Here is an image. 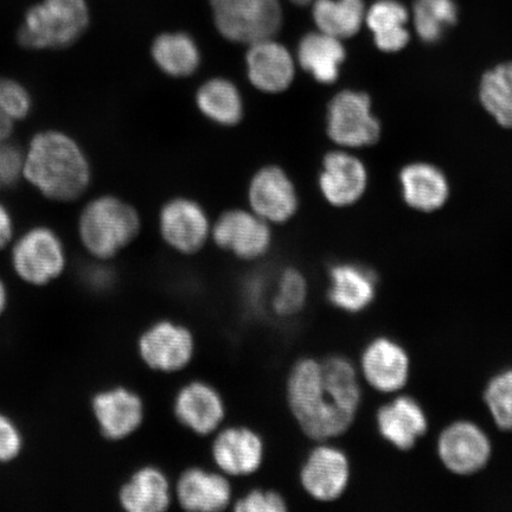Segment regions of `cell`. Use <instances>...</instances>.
Returning a JSON list of instances; mask_svg holds the SVG:
<instances>
[{
    "mask_svg": "<svg viewBox=\"0 0 512 512\" xmlns=\"http://www.w3.org/2000/svg\"><path fill=\"white\" fill-rule=\"evenodd\" d=\"M23 152V182L44 200L73 203L91 188V159L72 134L43 128L32 134Z\"/></svg>",
    "mask_w": 512,
    "mask_h": 512,
    "instance_id": "cell-1",
    "label": "cell"
},
{
    "mask_svg": "<svg viewBox=\"0 0 512 512\" xmlns=\"http://www.w3.org/2000/svg\"><path fill=\"white\" fill-rule=\"evenodd\" d=\"M286 394L294 419L313 440L337 438L354 422L355 416L344 412L332 399L323 381L322 363L312 358L294 364L288 375Z\"/></svg>",
    "mask_w": 512,
    "mask_h": 512,
    "instance_id": "cell-2",
    "label": "cell"
},
{
    "mask_svg": "<svg viewBox=\"0 0 512 512\" xmlns=\"http://www.w3.org/2000/svg\"><path fill=\"white\" fill-rule=\"evenodd\" d=\"M91 19L88 0H37L24 11L16 41L35 53L66 50L86 35Z\"/></svg>",
    "mask_w": 512,
    "mask_h": 512,
    "instance_id": "cell-3",
    "label": "cell"
},
{
    "mask_svg": "<svg viewBox=\"0 0 512 512\" xmlns=\"http://www.w3.org/2000/svg\"><path fill=\"white\" fill-rule=\"evenodd\" d=\"M142 219L131 203L115 195L89 200L80 211L76 232L81 246L95 260L107 261L138 238Z\"/></svg>",
    "mask_w": 512,
    "mask_h": 512,
    "instance_id": "cell-4",
    "label": "cell"
},
{
    "mask_svg": "<svg viewBox=\"0 0 512 512\" xmlns=\"http://www.w3.org/2000/svg\"><path fill=\"white\" fill-rule=\"evenodd\" d=\"M9 251L12 271L30 286L54 283L67 270V247L59 232L48 224H35L17 234Z\"/></svg>",
    "mask_w": 512,
    "mask_h": 512,
    "instance_id": "cell-5",
    "label": "cell"
},
{
    "mask_svg": "<svg viewBox=\"0 0 512 512\" xmlns=\"http://www.w3.org/2000/svg\"><path fill=\"white\" fill-rule=\"evenodd\" d=\"M217 32L229 42L252 44L277 36L284 22L280 0H209Z\"/></svg>",
    "mask_w": 512,
    "mask_h": 512,
    "instance_id": "cell-6",
    "label": "cell"
},
{
    "mask_svg": "<svg viewBox=\"0 0 512 512\" xmlns=\"http://www.w3.org/2000/svg\"><path fill=\"white\" fill-rule=\"evenodd\" d=\"M326 133L344 149H363L379 142L381 124L369 95L345 89L331 99L326 110Z\"/></svg>",
    "mask_w": 512,
    "mask_h": 512,
    "instance_id": "cell-7",
    "label": "cell"
},
{
    "mask_svg": "<svg viewBox=\"0 0 512 512\" xmlns=\"http://www.w3.org/2000/svg\"><path fill=\"white\" fill-rule=\"evenodd\" d=\"M211 238L217 247L236 258L254 261L265 256L272 246L271 224L251 209L224 211L211 226Z\"/></svg>",
    "mask_w": 512,
    "mask_h": 512,
    "instance_id": "cell-8",
    "label": "cell"
},
{
    "mask_svg": "<svg viewBox=\"0 0 512 512\" xmlns=\"http://www.w3.org/2000/svg\"><path fill=\"white\" fill-rule=\"evenodd\" d=\"M249 209L272 224L291 221L299 210L296 184L287 172L275 164L262 166L248 184Z\"/></svg>",
    "mask_w": 512,
    "mask_h": 512,
    "instance_id": "cell-9",
    "label": "cell"
},
{
    "mask_svg": "<svg viewBox=\"0 0 512 512\" xmlns=\"http://www.w3.org/2000/svg\"><path fill=\"white\" fill-rule=\"evenodd\" d=\"M159 232L174 251L192 255L206 246L211 224L206 209L189 197H175L159 211Z\"/></svg>",
    "mask_w": 512,
    "mask_h": 512,
    "instance_id": "cell-10",
    "label": "cell"
},
{
    "mask_svg": "<svg viewBox=\"0 0 512 512\" xmlns=\"http://www.w3.org/2000/svg\"><path fill=\"white\" fill-rule=\"evenodd\" d=\"M138 350L147 367L176 373L189 366L195 354V339L185 326L160 320L140 336Z\"/></svg>",
    "mask_w": 512,
    "mask_h": 512,
    "instance_id": "cell-11",
    "label": "cell"
},
{
    "mask_svg": "<svg viewBox=\"0 0 512 512\" xmlns=\"http://www.w3.org/2000/svg\"><path fill=\"white\" fill-rule=\"evenodd\" d=\"M245 62L248 81L261 93H284L296 79V57L275 37L249 44Z\"/></svg>",
    "mask_w": 512,
    "mask_h": 512,
    "instance_id": "cell-12",
    "label": "cell"
},
{
    "mask_svg": "<svg viewBox=\"0 0 512 512\" xmlns=\"http://www.w3.org/2000/svg\"><path fill=\"white\" fill-rule=\"evenodd\" d=\"M491 452L488 435L471 421L453 422L441 432L438 440L441 463L456 475H473L483 470Z\"/></svg>",
    "mask_w": 512,
    "mask_h": 512,
    "instance_id": "cell-13",
    "label": "cell"
},
{
    "mask_svg": "<svg viewBox=\"0 0 512 512\" xmlns=\"http://www.w3.org/2000/svg\"><path fill=\"white\" fill-rule=\"evenodd\" d=\"M368 182L366 165L352 153L338 150L324 157L318 185L324 200L332 207H350L360 201Z\"/></svg>",
    "mask_w": 512,
    "mask_h": 512,
    "instance_id": "cell-14",
    "label": "cell"
},
{
    "mask_svg": "<svg viewBox=\"0 0 512 512\" xmlns=\"http://www.w3.org/2000/svg\"><path fill=\"white\" fill-rule=\"evenodd\" d=\"M92 411L101 434L112 441L131 437L143 425L145 418L143 400L125 387L105 389L95 394Z\"/></svg>",
    "mask_w": 512,
    "mask_h": 512,
    "instance_id": "cell-15",
    "label": "cell"
},
{
    "mask_svg": "<svg viewBox=\"0 0 512 512\" xmlns=\"http://www.w3.org/2000/svg\"><path fill=\"white\" fill-rule=\"evenodd\" d=\"M350 480L348 457L336 447L320 445L306 458L300 482L311 497L332 502L344 494Z\"/></svg>",
    "mask_w": 512,
    "mask_h": 512,
    "instance_id": "cell-16",
    "label": "cell"
},
{
    "mask_svg": "<svg viewBox=\"0 0 512 512\" xmlns=\"http://www.w3.org/2000/svg\"><path fill=\"white\" fill-rule=\"evenodd\" d=\"M211 454L224 475L246 477L254 475L264 463L265 444L251 428L229 427L217 435Z\"/></svg>",
    "mask_w": 512,
    "mask_h": 512,
    "instance_id": "cell-17",
    "label": "cell"
},
{
    "mask_svg": "<svg viewBox=\"0 0 512 512\" xmlns=\"http://www.w3.org/2000/svg\"><path fill=\"white\" fill-rule=\"evenodd\" d=\"M174 412L184 427L198 435H209L226 418V405L219 392L209 383L194 381L179 390Z\"/></svg>",
    "mask_w": 512,
    "mask_h": 512,
    "instance_id": "cell-18",
    "label": "cell"
},
{
    "mask_svg": "<svg viewBox=\"0 0 512 512\" xmlns=\"http://www.w3.org/2000/svg\"><path fill=\"white\" fill-rule=\"evenodd\" d=\"M364 379L382 393H394L406 386L411 362L405 349L389 338H377L362 355Z\"/></svg>",
    "mask_w": 512,
    "mask_h": 512,
    "instance_id": "cell-19",
    "label": "cell"
},
{
    "mask_svg": "<svg viewBox=\"0 0 512 512\" xmlns=\"http://www.w3.org/2000/svg\"><path fill=\"white\" fill-rule=\"evenodd\" d=\"M376 421L383 439L401 451L411 450L428 430L424 409L411 396H399L382 406Z\"/></svg>",
    "mask_w": 512,
    "mask_h": 512,
    "instance_id": "cell-20",
    "label": "cell"
},
{
    "mask_svg": "<svg viewBox=\"0 0 512 512\" xmlns=\"http://www.w3.org/2000/svg\"><path fill=\"white\" fill-rule=\"evenodd\" d=\"M179 505L185 510L217 512L232 502V486L221 473L191 467L179 477L176 485Z\"/></svg>",
    "mask_w": 512,
    "mask_h": 512,
    "instance_id": "cell-21",
    "label": "cell"
},
{
    "mask_svg": "<svg viewBox=\"0 0 512 512\" xmlns=\"http://www.w3.org/2000/svg\"><path fill=\"white\" fill-rule=\"evenodd\" d=\"M345 60L347 49L339 38L319 30L309 32L300 38L297 64L320 85L335 83L341 75Z\"/></svg>",
    "mask_w": 512,
    "mask_h": 512,
    "instance_id": "cell-22",
    "label": "cell"
},
{
    "mask_svg": "<svg viewBox=\"0 0 512 512\" xmlns=\"http://www.w3.org/2000/svg\"><path fill=\"white\" fill-rule=\"evenodd\" d=\"M399 181L403 201L422 213L443 208L450 196L447 177L432 164H408L401 170Z\"/></svg>",
    "mask_w": 512,
    "mask_h": 512,
    "instance_id": "cell-23",
    "label": "cell"
},
{
    "mask_svg": "<svg viewBox=\"0 0 512 512\" xmlns=\"http://www.w3.org/2000/svg\"><path fill=\"white\" fill-rule=\"evenodd\" d=\"M411 10L401 0H375L367 8L366 23L377 49L399 53L411 42Z\"/></svg>",
    "mask_w": 512,
    "mask_h": 512,
    "instance_id": "cell-24",
    "label": "cell"
},
{
    "mask_svg": "<svg viewBox=\"0 0 512 512\" xmlns=\"http://www.w3.org/2000/svg\"><path fill=\"white\" fill-rule=\"evenodd\" d=\"M153 63L164 75L187 79L195 75L202 64V51L197 41L185 31H166L152 42Z\"/></svg>",
    "mask_w": 512,
    "mask_h": 512,
    "instance_id": "cell-25",
    "label": "cell"
},
{
    "mask_svg": "<svg viewBox=\"0 0 512 512\" xmlns=\"http://www.w3.org/2000/svg\"><path fill=\"white\" fill-rule=\"evenodd\" d=\"M195 104L204 118L222 127L238 126L245 117V99L240 88L223 76L204 81L195 94Z\"/></svg>",
    "mask_w": 512,
    "mask_h": 512,
    "instance_id": "cell-26",
    "label": "cell"
},
{
    "mask_svg": "<svg viewBox=\"0 0 512 512\" xmlns=\"http://www.w3.org/2000/svg\"><path fill=\"white\" fill-rule=\"evenodd\" d=\"M376 296V275L369 268L339 264L331 268L328 297L332 305L345 312H361Z\"/></svg>",
    "mask_w": 512,
    "mask_h": 512,
    "instance_id": "cell-27",
    "label": "cell"
},
{
    "mask_svg": "<svg viewBox=\"0 0 512 512\" xmlns=\"http://www.w3.org/2000/svg\"><path fill=\"white\" fill-rule=\"evenodd\" d=\"M121 508L128 512H162L171 503L168 477L155 466H145L134 472L119 491Z\"/></svg>",
    "mask_w": 512,
    "mask_h": 512,
    "instance_id": "cell-28",
    "label": "cell"
},
{
    "mask_svg": "<svg viewBox=\"0 0 512 512\" xmlns=\"http://www.w3.org/2000/svg\"><path fill=\"white\" fill-rule=\"evenodd\" d=\"M310 6L316 29L342 41L355 37L366 23L364 0H315Z\"/></svg>",
    "mask_w": 512,
    "mask_h": 512,
    "instance_id": "cell-29",
    "label": "cell"
},
{
    "mask_svg": "<svg viewBox=\"0 0 512 512\" xmlns=\"http://www.w3.org/2000/svg\"><path fill=\"white\" fill-rule=\"evenodd\" d=\"M479 100L504 128H512V61L497 64L482 76Z\"/></svg>",
    "mask_w": 512,
    "mask_h": 512,
    "instance_id": "cell-30",
    "label": "cell"
},
{
    "mask_svg": "<svg viewBox=\"0 0 512 512\" xmlns=\"http://www.w3.org/2000/svg\"><path fill=\"white\" fill-rule=\"evenodd\" d=\"M459 8L456 0H415L411 23L415 34L427 44L443 40L446 32L457 24Z\"/></svg>",
    "mask_w": 512,
    "mask_h": 512,
    "instance_id": "cell-31",
    "label": "cell"
},
{
    "mask_svg": "<svg viewBox=\"0 0 512 512\" xmlns=\"http://www.w3.org/2000/svg\"><path fill=\"white\" fill-rule=\"evenodd\" d=\"M322 363L323 381L336 405L356 416L362 393L356 369L344 357H330Z\"/></svg>",
    "mask_w": 512,
    "mask_h": 512,
    "instance_id": "cell-32",
    "label": "cell"
},
{
    "mask_svg": "<svg viewBox=\"0 0 512 512\" xmlns=\"http://www.w3.org/2000/svg\"><path fill=\"white\" fill-rule=\"evenodd\" d=\"M307 298V283L302 272L286 268L280 274L272 299V307L280 317H291L303 310Z\"/></svg>",
    "mask_w": 512,
    "mask_h": 512,
    "instance_id": "cell-33",
    "label": "cell"
},
{
    "mask_svg": "<svg viewBox=\"0 0 512 512\" xmlns=\"http://www.w3.org/2000/svg\"><path fill=\"white\" fill-rule=\"evenodd\" d=\"M484 400L499 430L512 432V369L489 382Z\"/></svg>",
    "mask_w": 512,
    "mask_h": 512,
    "instance_id": "cell-34",
    "label": "cell"
},
{
    "mask_svg": "<svg viewBox=\"0 0 512 512\" xmlns=\"http://www.w3.org/2000/svg\"><path fill=\"white\" fill-rule=\"evenodd\" d=\"M0 104L18 125L27 121L35 108L29 87L11 76H0Z\"/></svg>",
    "mask_w": 512,
    "mask_h": 512,
    "instance_id": "cell-35",
    "label": "cell"
},
{
    "mask_svg": "<svg viewBox=\"0 0 512 512\" xmlns=\"http://www.w3.org/2000/svg\"><path fill=\"white\" fill-rule=\"evenodd\" d=\"M23 146L14 140L0 145V190H11L23 182Z\"/></svg>",
    "mask_w": 512,
    "mask_h": 512,
    "instance_id": "cell-36",
    "label": "cell"
},
{
    "mask_svg": "<svg viewBox=\"0 0 512 512\" xmlns=\"http://www.w3.org/2000/svg\"><path fill=\"white\" fill-rule=\"evenodd\" d=\"M239 512H283L287 510L285 498L272 490H253L235 503Z\"/></svg>",
    "mask_w": 512,
    "mask_h": 512,
    "instance_id": "cell-37",
    "label": "cell"
},
{
    "mask_svg": "<svg viewBox=\"0 0 512 512\" xmlns=\"http://www.w3.org/2000/svg\"><path fill=\"white\" fill-rule=\"evenodd\" d=\"M24 448V438L16 422L0 412V464L14 462Z\"/></svg>",
    "mask_w": 512,
    "mask_h": 512,
    "instance_id": "cell-38",
    "label": "cell"
},
{
    "mask_svg": "<svg viewBox=\"0 0 512 512\" xmlns=\"http://www.w3.org/2000/svg\"><path fill=\"white\" fill-rule=\"evenodd\" d=\"M17 235L16 219L11 208L0 200V252L9 249Z\"/></svg>",
    "mask_w": 512,
    "mask_h": 512,
    "instance_id": "cell-39",
    "label": "cell"
},
{
    "mask_svg": "<svg viewBox=\"0 0 512 512\" xmlns=\"http://www.w3.org/2000/svg\"><path fill=\"white\" fill-rule=\"evenodd\" d=\"M17 123L6 112L2 104H0V145L10 142L14 138Z\"/></svg>",
    "mask_w": 512,
    "mask_h": 512,
    "instance_id": "cell-40",
    "label": "cell"
},
{
    "mask_svg": "<svg viewBox=\"0 0 512 512\" xmlns=\"http://www.w3.org/2000/svg\"><path fill=\"white\" fill-rule=\"evenodd\" d=\"M9 305V290L6 286L5 281L0 277V317H2L8 309Z\"/></svg>",
    "mask_w": 512,
    "mask_h": 512,
    "instance_id": "cell-41",
    "label": "cell"
},
{
    "mask_svg": "<svg viewBox=\"0 0 512 512\" xmlns=\"http://www.w3.org/2000/svg\"><path fill=\"white\" fill-rule=\"evenodd\" d=\"M291 2L299 6H309L315 2V0H291Z\"/></svg>",
    "mask_w": 512,
    "mask_h": 512,
    "instance_id": "cell-42",
    "label": "cell"
}]
</instances>
